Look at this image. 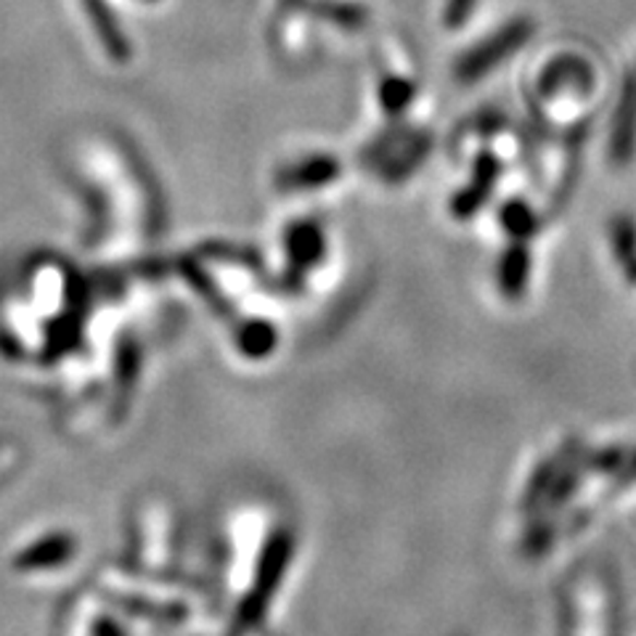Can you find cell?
Segmentation results:
<instances>
[{"mask_svg": "<svg viewBox=\"0 0 636 636\" xmlns=\"http://www.w3.org/2000/svg\"><path fill=\"white\" fill-rule=\"evenodd\" d=\"M88 9H91V16L96 20L98 33H101L104 40H107L109 51H112L117 59H125L131 51H128V46H125V40H122L120 29L115 27L112 14H109V11H104V5L98 3V0H88Z\"/></svg>", "mask_w": 636, "mask_h": 636, "instance_id": "cell-2", "label": "cell"}, {"mask_svg": "<svg viewBox=\"0 0 636 636\" xmlns=\"http://www.w3.org/2000/svg\"><path fill=\"white\" fill-rule=\"evenodd\" d=\"M411 94L413 91H411L409 83H400V80H395V83H387L385 88H382V101H385L387 109L398 112V109H406Z\"/></svg>", "mask_w": 636, "mask_h": 636, "instance_id": "cell-3", "label": "cell"}, {"mask_svg": "<svg viewBox=\"0 0 636 636\" xmlns=\"http://www.w3.org/2000/svg\"><path fill=\"white\" fill-rule=\"evenodd\" d=\"M533 33V24L528 22H515L509 27H504L502 33L493 35L491 40H485L483 46H478L475 51H469L465 59L459 61V80H478L485 72H491L499 61L515 53L523 46L525 38Z\"/></svg>", "mask_w": 636, "mask_h": 636, "instance_id": "cell-1", "label": "cell"}]
</instances>
